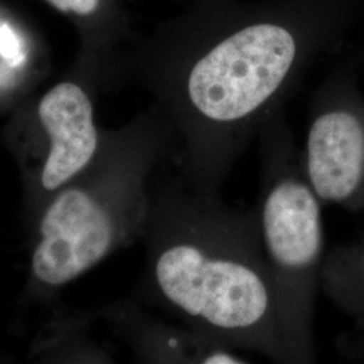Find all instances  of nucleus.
Segmentation results:
<instances>
[{
    "label": "nucleus",
    "instance_id": "f03ea898",
    "mask_svg": "<svg viewBox=\"0 0 364 364\" xmlns=\"http://www.w3.org/2000/svg\"><path fill=\"white\" fill-rule=\"evenodd\" d=\"M156 275L162 293L177 308L225 331L258 326L270 308V293L259 274L197 246L166 250L156 262Z\"/></svg>",
    "mask_w": 364,
    "mask_h": 364
},
{
    "label": "nucleus",
    "instance_id": "9d476101",
    "mask_svg": "<svg viewBox=\"0 0 364 364\" xmlns=\"http://www.w3.org/2000/svg\"><path fill=\"white\" fill-rule=\"evenodd\" d=\"M170 1H174V3H178V4H188V3H192V1H196V0H170Z\"/></svg>",
    "mask_w": 364,
    "mask_h": 364
},
{
    "label": "nucleus",
    "instance_id": "423d86ee",
    "mask_svg": "<svg viewBox=\"0 0 364 364\" xmlns=\"http://www.w3.org/2000/svg\"><path fill=\"white\" fill-rule=\"evenodd\" d=\"M262 225L272 259L285 270L312 266L321 247L320 208L312 191L299 181L277 183L267 196Z\"/></svg>",
    "mask_w": 364,
    "mask_h": 364
},
{
    "label": "nucleus",
    "instance_id": "39448f33",
    "mask_svg": "<svg viewBox=\"0 0 364 364\" xmlns=\"http://www.w3.org/2000/svg\"><path fill=\"white\" fill-rule=\"evenodd\" d=\"M364 164V127L346 108H331L313 119L308 135V173L324 200H344L356 189Z\"/></svg>",
    "mask_w": 364,
    "mask_h": 364
},
{
    "label": "nucleus",
    "instance_id": "1a4fd4ad",
    "mask_svg": "<svg viewBox=\"0 0 364 364\" xmlns=\"http://www.w3.org/2000/svg\"><path fill=\"white\" fill-rule=\"evenodd\" d=\"M204 363L208 364H223V363H242L236 356H232L230 353H224V352H215L210 353L208 356H205Z\"/></svg>",
    "mask_w": 364,
    "mask_h": 364
},
{
    "label": "nucleus",
    "instance_id": "0eeeda50",
    "mask_svg": "<svg viewBox=\"0 0 364 364\" xmlns=\"http://www.w3.org/2000/svg\"><path fill=\"white\" fill-rule=\"evenodd\" d=\"M77 34L82 54L107 60L135 41L130 0H42Z\"/></svg>",
    "mask_w": 364,
    "mask_h": 364
},
{
    "label": "nucleus",
    "instance_id": "7ed1b4c3",
    "mask_svg": "<svg viewBox=\"0 0 364 364\" xmlns=\"http://www.w3.org/2000/svg\"><path fill=\"white\" fill-rule=\"evenodd\" d=\"M41 234L33 272L41 282L58 287L105 258L112 243V224L91 196L70 189L48 209Z\"/></svg>",
    "mask_w": 364,
    "mask_h": 364
},
{
    "label": "nucleus",
    "instance_id": "f257e3e1",
    "mask_svg": "<svg viewBox=\"0 0 364 364\" xmlns=\"http://www.w3.org/2000/svg\"><path fill=\"white\" fill-rule=\"evenodd\" d=\"M363 15L364 0H196L134 49L193 129L239 130Z\"/></svg>",
    "mask_w": 364,
    "mask_h": 364
},
{
    "label": "nucleus",
    "instance_id": "20e7f679",
    "mask_svg": "<svg viewBox=\"0 0 364 364\" xmlns=\"http://www.w3.org/2000/svg\"><path fill=\"white\" fill-rule=\"evenodd\" d=\"M36 112L50 138L42 185L53 191L77 174L95 154L99 142L95 109L82 85L63 81L41 97Z\"/></svg>",
    "mask_w": 364,
    "mask_h": 364
},
{
    "label": "nucleus",
    "instance_id": "6e6552de",
    "mask_svg": "<svg viewBox=\"0 0 364 364\" xmlns=\"http://www.w3.org/2000/svg\"><path fill=\"white\" fill-rule=\"evenodd\" d=\"M38 36L21 14L0 1V91L9 90L34 61Z\"/></svg>",
    "mask_w": 364,
    "mask_h": 364
}]
</instances>
